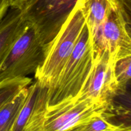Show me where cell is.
I'll use <instances>...</instances> for the list:
<instances>
[{
	"label": "cell",
	"instance_id": "8",
	"mask_svg": "<svg viewBox=\"0 0 131 131\" xmlns=\"http://www.w3.org/2000/svg\"><path fill=\"white\" fill-rule=\"evenodd\" d=\"M28 89L26 100L12 131H43L49 89L35 81L29 85Z\"/></svg>",
	"mask_w": 131,
	"mask_h": 131
},
{
	"label": "cell",
	"instance_id": "3",
	"mask_svg": "<svg viewBox=\"0 0 131 131\" xmlns=\"http://www.w3.org/2000/svg\"><path fill=\"white\" fill-rule=\"evenodd\" d=\"M47 44L28 23L0 62V83L35 73L44 60Z\"/></svg>",
	"mask_w": 131,
	"mask_h": 131
},
{
	"label": "cell",
	"instance_id": "17",
	"mask_svg": "<svg viewBox=\"0 0 131 131\" xmlns=\"http://www.w3.org/2000/svg\"><path fill=\"white\" fill-rule=\"evenodd\" d=\"M113 131H131L130 126H126L125 125H120V127Z\"/></svg>",
	"mask_w": 131,
	"mask_h": 131
},
{
	"label": "cell",
	"instance_id": "2",
	"mask_svg": "<svg viewBox=\"0 0 131 131\" xmlns=\"http://www.w3.org/2000/svg\"><path fill=\"white\" fill-rule=\"evenodd\" d=\"M93 58L92 37L86 25L56 83L48 90L47 108L77 98L90 71Z\"/></svg>",
	"mask_w": 131,
	"mask_h": 131
},
{
	"label": "cell",
	"instance_id": "13",
	"mask_svg": "<svg viewBox=\"0 0 131 131\" xmlns=\"http://www.w3.org/2000/svg\"><path fill=\"white\" fill-rule=\"evenodd\" d=\"M107 119L106 113L97 114L70 131H113L120 127Z\"/></svg>",
	"mask_w": 131,
	"mask_h": 131
},
{
	"label": "cell",
	"instance_id": "9",
	"mask_svg": "<svg viewBox=\"0 0 131 131\" xmlns=\"http://www.w3.org/2000/svg\"><path fill=\"white\" fill-rule=\"evenodd\" d=\"M27 25L20 9L10 6L0 22V62Z\"/></svg>",
	"mask_w": 131,
	"mask_h": 131
},
{
	"label": "cell",
	"instance_id": "11",
	"mask_svg": "<svg viewBox=\"0 0 131 131\" xmlns=\"http://www.w3.org/2000/svg\"><path fill=\"white\" fill-rule=\"evenodd\" d=\"M28 87L20 89L0 109V131H12L27 98Z\"/></svg>",
	"mask_w": 131,
	"mask_h": 131
},
{
	"label": "cell",
	"instance_id": "16",
	"mask_svg": "<svg viewBox=\"0 0 131 131\" xmlns=\"http://www.w3.org/2000/svg\"><path fill=\"white\" fill-rule=\"evenodd\" d=\"M8 1L10 6H12V7L14 8H18L20 9L21 6H23L25 0H8Z\"/></svg>",
	"mask_w": 131,
	"mask_h": 131
},
{
	"label": "cell",
	"instance_id": "15",
	"mask_svg": "<svg viewBox=\"0 0 131 131\" xmlns=\"http://www.w3.org/2000/svg\"><path fill=\"white\" fill-rule=\"evenodd\" d=\"M10 7L8 0H0V22Z\"/></svg>",
	"mask_w": 131,
	"mask_h": 131
},
{
	"label": "cell",
	"instance_id": "1",
	"mask_svg": "<svg viewBox=\"0 0 131 131\" xmlns=\"http://www.w3.org/2000/svg\"><path fill=\"white\" fill-rule=\"evenodd\" d=\"M86 26L79 1L54 38L47 44L44 60L35 73V81L51 89L67 62Z\"/></svg>",
	"mask_w": 131,
	"mask_h": 131
},
{
	"label": "cell",
	"instance_id": "14",
	"mask_svg": "<svg viewBox=\"0 0 131 131\" xmlns=\"http://www.w3.org/2000/svg\"><path fill=\"white\" fill-rule=\"evenodd\" d=\"M131 56L116 60L115 64V73L118 87V94L124 93L131 77Z\"/></svg>",
	"mask_w": 131,
	"mask_h": 131
},
{
	"label": "cell",
	"instance_id": "6",
	"mask_svg": "<svg viewBox=\"0 0 131 131\" xmlns=\"http://www.w3.org/2000/svg\"><path fill=\"white\" fill-rule=\"evenodd\" d=\"M115 64L107 51L94 53L90 71L75 99H89L96 104L110 107L118 94Z\"/></svg>",
	"mask_w": 131,
	"mask_h": 131
},
{
	"label": "cell",
	"instance_id": "12",
	"mask_svg": "<svg viewBox=\"0 0 131 131\" xmlns=\"http://www.w3.org/2000/svg\"><path fill=\"white\" fill-rule=\"evenodd\" d=\"M32 78H18L5 81L0 83V109L20 89L29 86Z\"/></svg>",
	"mask_w": 131,
	"mask_h": 131
},
{
	"label": "cell",
	"instance_id": "7",
	"mask_svg": "<svg viewBox=\"0 0 131 131\" xmlns=\"http://www.w3.org/2000/svg\"><path fill=\"white\" fill-rule=\"evenodd\" d=\"M108 108L89 99H75L48 107L43 131H70Z\"/></svg>",
	"mask_w": 131,
	"mask_h": 131
},
{
	"label": "cell",
	"instance_id": "10",
	"mask_svg": "<svg viewBox=\"0 0 131 131\" xmlns=\"http://www.w3.org/2000/svg\"><path fill=\"white\" fill-rule=\"evenodd\" d=\"M92 40L120 0H79Z\"/></svg>",
	"mask_w": 131,
	"mask_h": 131
},
{
	"label": "cell",
	"instance_id": "4",
	"mask_svg": "<svg viewBox=\"0 0 131 131\" xmlns=\"http://www.w3.org/2000/svg\"><path fill=\"white\" fill-rule=\"evenodd\" d=\"M79 0H25L23 18L35 28L45 44L57 35Z\"/></svg>",
	"mask_w": 131,
	"mask_h": 131
},
{
	"label": "cell",
	"instance_id": "5",
	"mask_svg": "<svg viewBox=\"0 0 131 131\" xmlns=\"http://www.w3.org/2000/svg\"><path fill=\"white\" fill-rule=\"evenodd\" d=\"M92 43L93 52L107 51L115 62L131 56L129 19L121 0L100 27Z\"/></svg>",
	"mask_w": 131,
	"mask_h": 131
}]
</instances>
